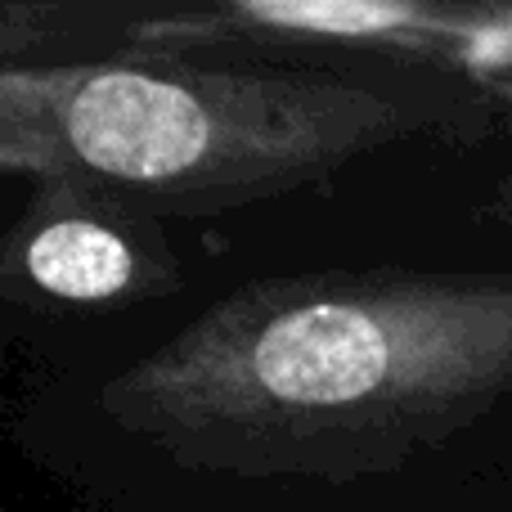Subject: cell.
I'll use <instances>...</instances> for the list:
<instances>
[{
    "label": "cell",
    "mask_w": 512,
    "mask_h": 512,
    "mask_svg": "<svg viewBox=\"0 0 512 512\" xmlns=\"http://www.w3.org/2000/svg\"><path fill=\"white\" fill-rule=\"evenodd\" d=\"M0 180H5V171H0Z\"/></svg>",
    "instance_id": "cell-7"
},
{
    "label": "cell",
    "mask_w": 512,
    "mask_h": 512,
    "mask_svg": "<svg viewBox=\"0 0 512 512\" xmlns=\"http://www.w3.org/2000/svg\"><path fill=\"white\" fill-rule=\"evenodd\" d=\"M504 104L459 63L400 54H113L0 68V171L113 189L180 230L342 194L409 149H472Z\"/></svg>",
    "instance_id": "cell-2"
},
{
    "label": "cell",
    "mask_w": 512,
    "mask_h": 512,
    "mask_svg": "<svg viewBox=\"0 0 512 512\" xmlns=\"http://www.w3.org/2000/svg\"><path fill=\"white\" fill-rule=\"evenodd\" d=\"M14 360H23V342H18V333L9 328V319H0V441L14 436V418H18Z\"/></svg>",
    "instance_id": "cell-5"
},
{
    "label": "cell",
    "mask_w": 512,
    "mask_h": 512,
    "mask_svg": "<svg viewBox=\"0 0 512 512\" xmlns=\"http://www.w3.org/2000/svg\"><path fill=\"white\" fill-rule=\"evenodd\" d=\"M333 198L185 230L171 297L27 333L18 454L81 512H459L512 414V265L351 252Z\"/></svg>",
    "instance_id": "cell-1"
},
{
    "label": "cell",
    "mask_w": 512,
    "mask_h": 512,
    "mask_svg": "<svg viewBox=\"0 0 512 512\" xmlns=\"http://www.w3.org/2000/svg\"><path fill=\"white\" fill-rule=\"evenodd\" d=\"M495 512H512V508H495Z\"/></svg>",
    "instance_id": "cell-6"
},
{
    "label": "cell",
    "mask_w": 512,
    "mask_h": 512,
    "mask_svg": "<svg viewBox=\"0 0 512 512\" xmlns=\"http://www.w3.org/2000/svg\"><path fill=\"white\" fill-rule=\"evenodd\" d=\"M463 68L504 104V113H512V14H504V9H477V18H472V50ZM472 212L490 225H512V171H504L490 185V194Z\"/></svg>",
    "instance_id": "cell-4"
},
{
    "label": "cell",
    "mask_w": 512,
    "mask_h": 512,
    "mask_svg": "<svg viewBox=\"0 0 512 512\" xmlns=\"http://www.w3.org/2000/svg\"><path fill=\"white\" fill-rule=\"evenodd\" d=\"M185 279V230L86 180L32 176L14 221L0 225V319L18 342L131 315Z\"/></svg>",
    "instance_id": "cell-3"
}]
</instances>
